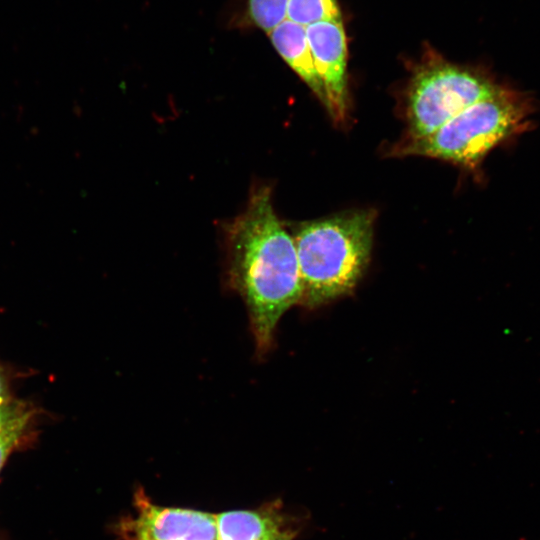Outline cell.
I'll return each instance as SVG.
<instances>
[{
  "label": "cell",
  "mask_w": 540,
  "mask_h": 540,
  "mask_svg": "<svg viewBox=\"0 0 540 540\" xmlns=\"http://www.w3.org/2000/svg\"><path fill=\"white\" fill-rule=\"evenodd\" d=\"M29 411L24 403L16 400L0 404V431Z\"/></svg>",
  "instance_id": "7c38bea8"
},
{
  "label": "cell",
  "mask_w": 540,
  "mask_h": 540,
  "mask_svg": "<svg viewBox=\"0 0 540 540\" xmlns=\"http://www.w3.org/2000/svg\"><path fill=\"white\" fill-rule=\"evenodd\" d=\"M226 248L229 281L246 305L262 356L271 348L281 317L302 299L294 240L275 214L269 188L255 190L230 223Z\"/></svg>",
  "instance_id": "6da1fadb"
},
{
  "label": "cell",
  "mask_w": 540,
  "mask_h": 540,
  "mask_svg": "<svg viewBox=\"0 0 540 540\" xmlns=\"http://www.w3.org/2000/svg\"><path fill=\"white\" fill-rule=\"evenodd\" d=\"M13 399L10 397L5 379L0 371V404H5Z\"/></svg>",
  "instance_id": "5bb4252c"
},
{
  "label": "cell",
  "mask_w": 540,
  "mask_h": 540,
  "mask_svg": "<svg viewBox=\"0 0 540 540\" xmlns=\"http://www.w3.org/2000/svg\"><path fill=\"white\" fill-rule=\"evenodd\" d=\"M268 35L281 57L326 107L325 91L309 48L306 26L285 19Z\"/></svg>",
  "instance_id": "52a82bcc"
},
{
  "label": "cell",
  "mask_w": 540,
  "mask_h": 540,
  "mask_svg": "<svg viewBox=\"0 0 540 540\" xmlns=\"http://www.w3.org/2000/svg\"><path fill=\"white\" fill-rule=\"evenodd\" d=\"M499 87L484 75L444 61L422 66L413 76L408 91L409 140L431 134Z\"/></svg>",
  "instance_id": "277c9868"
},
{
  "label": "cell",
  "mask_w": 540,
  "mask_h": 540,
  "mask_svg": "<svg viewBox=\"0 0 540 540\" xmlns=\"http://www.w3.org/2000/svg\"><path fill=\"white\" fill-rule=\"evenodd\" d=\"M375 213L344 212L303 223L293 236L302 305L316 308L350 293L370 260Z\"/></svg>",
  "instance_id": "7a4b0ae2"
},
{
  "label": "cell",
  "mask_w": 540,
  "mask_h": 540,
  "mask_svg": "<svg viewBox=\"0 0 540 540\" xmlns=\"http://www.w3.org/2000/svg\"><path fill=\"white\" fill-rule=\"evenodd\" d=\"M294 535L295 531L286 526L271 537H269L267 540H292Z\"/></svg>",
  "instance_id": "4fadbf2b"
},
{
  "label": "cell",
  "mask_w": 540,
  "mask_h": 540,
  "mask_svg": "<svg viewBox=\"0 0 540 540\" xmlns=\"http://www.w3.org/2000/svg\"><path fill=\"white\" fill-rule=\"evenodd\" d=\"M531 112L519 92L499 87L431 134L402 147L405 154L438 158L473 168L496 145L519 132Z\"/></svg>",
  "instance_id": "3957f363"
},
{
  "label": "cell",
  "mask_w": 540,
  "mask_h": 540,
  "mask_svg": "<svg viewBox=\"0 0 540 540\" xmlns=\"http://www.w3.org/2000/svg\"><path fill=\"white\" fill-rule=\"evenodd\" d=\"M136 515L121 525L126 540H217L216 516L206 512L157 506L136 496Z\"/></svg>",
  "instance_id": "8992f818"
},
{
  "label": "cell",
  "mask_w": 540,
  "mask_h": 540,
  "mask_svg": "<svg viewBox=\"0 0 540 540\" xmlns=\"http://www.w3.org/2000/svg\"><path fill=\"white\" fill-rule=\"evenodd\" d=\"M306 36L316 71L323 84L326 108L336 123L348 115L347 42L342 17L306 26Z\"/></svg>",
  "instance_id": "5b68a950"
},
{
  "label": "cell",
  "mask_w": 540,
  "mask_h": 540,
  "mask_svg": "<svg viewBox=\"0 0 540 540\" xmlns=\"http://www.w3.org/2000/svg\"><path fill=\"white\" fill-rule=\"evenodd\" d=\"M286 527L274 509L239 510L216 516L217 540H267Z\"/></svg>",
  "instance_id": "ba28073f"
},
{
  "label": "cell",
  "mask_w": 540,
  "mask_h": 540,
  "mask_svg": "<svg viewBox=\"0 0 540 540\" xmlns=\"http://www.w3.org/2000/svg\"><path fill=\"white\" fill-rule=\"evenodd\" d=\"M287 19L308 26L309 24L341 17L336 0H289Z\"/></svg>",
  "instance_id": "9c48e42d"
},
{
  "label": "cell",
  "mask_w": 540,
  "mask_h": 540,
  "mask_svg": "<svg viewBox=\"0 0 540 540\" xmlns=\"http://www.w3.org/2000/svg\"><path fill=\"white\" fill-rule=\"evenodd\" d=\"M32 414L30 410L0 431V470L23 437Z\"/></svg>",
  "instance_id": "8fae6325"
},
{
  "label": "cell",
  "mask_w": 540,
  "mask_h": 540,
  "mask_svg": "<svg viewBox=\"0 0 540 540\" xmlns=\"http://www.w3.org/2000/svg\"><path fill=\"white\" fill-rule=\"evenodd\" d=\"M289 0H248L250 20L269 34L286 19Z\"/></svg>",
  "instance_id": "30bf717a"
}]
</instances>
